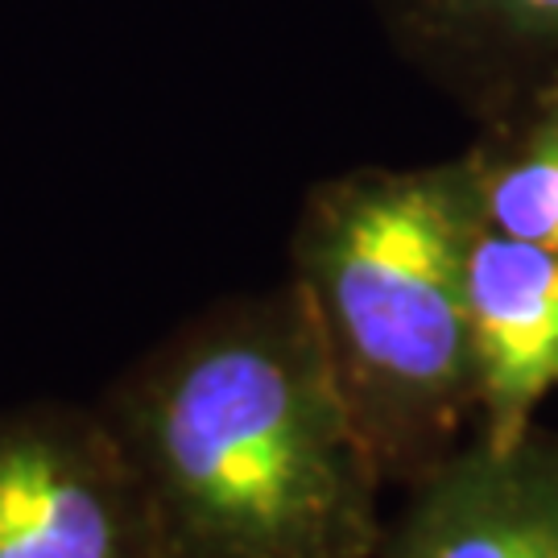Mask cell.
<instances>
[{
  "label": "cell",
  "mask_w": 558,
  "mask_h": 558,
  "mask_svg": "<svg viewBox=\"0 0 558 558\" xmlns=\"http://www.w3.org/2000/svg\"><path fill=\"white\" fill-rule=\"evenodd\" d=\"M373 13L393 54L472 124L558 75V0H373Z\"/></svg>",
  "instance_id": "obj_6"
},
{
  "label": "cell",
  "mask_w": 558,
  "mask_h": 558,
  "mask_svg": "<svg viewBox=\"0 0 558 558\" xmlns=\"http://www.w3.org/2000/svg\"><path fill=\"white\" fill-rule=\"evenodd\" d=\"M476 439L513 447L558 393V253L480 232L468 257Z\"/></svg>",
  "instance_id": "obj_5"
},
{
  "label": "cell",
  "mask_w": 558,
  "mask_h": 558,
  "mask_svg": "<svg viewBox=\"0 0 558 558\" xmlns=\"http://www.w3.org/2000/svg\"><path fill=\"white\" fill-rule=\"evenodd\" d=\"M0 558H174L96 405L0 414Z\"/></svg>",
  "instance_id": "obj_3"
},
{
  "label": "cell",
  "mask_w": 558,
  "mask_h": 558,
  "mask_svg": "<svg viewBox=\"0 0 558 558\" xmlns=\"http://www.w3.org/2000/svg\"><path fill=\"white\" fill-rule=\"evenodd\" d=\"M174 558H373L380 476L290 278L158 339L100 398Z\"/></svg>",
  "instance_id": "obj_1"
},
{
  "label": "cell",
  "mask_w": 558,
  "mask_h": 558,
  "mask_svg": "<svg viewBox=\"0 0 558 558\" xmlns=\"http://www.w3.org/2000/svg\"><path fill=\"white\" fill-rule=\"evenodd\" d=\"M385 558H558V435L538 422L513 447L468 439L410 484Z\"/></svg>",
  "instance_id": "obj_4"
},
{
  "label": "cell",
  "mask_w": 558,
  "mask_h": 558,
  "mask_svg": "<svg viewBox=\"0 0 558 558\" xmlns=\"http://www.w3.org/2000/svg\"><path fill=\"white\" fill-rule=\"evenodd\" d=\"M484 232L463 158L319 179L290 232L339 398L385 484H418L476 422L468 257Z\"/></svg>",
  "instance_id": "obj_2"
},
{
  "label": "cell",
  "mask_w": 558,
  "mask_h": 558,
  "mask_svg": "<svg viewBox=\"0 0 558 558\" xmlns=\"http://www.w3.org/2000/svg\"><path fill=\"white\" fill-rule=\"evenodd\" d=\"M459 158L488 232L558 253V75L476 120Z\"/></svg>",
  "instance_id": "obj_7"
}]
</instances>
